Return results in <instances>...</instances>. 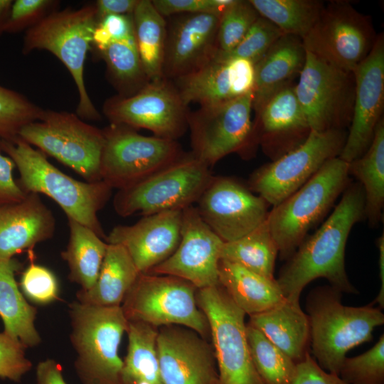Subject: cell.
<instances>
[{
	"label": "cell",
	"mask_w": 384,
	"mask_h": 384,
	"mask_svg": "<svg viewBox=\"0 0 384 384\" xmlns=\"http://www.w3.org/2000/svg\"><path fill=\"white\" fill-rule=\"evenodd\" d=\"M365 203L361 185L350 183L325 222L287 260L276 279L287 299L299 302L304 288L318 278L341 293H358L346 271L345 250L354 225L366 219Z\"/></svg>",
	"instance_id": "6da1fadb"
},
{
	"label": "cell",
	"mask_w": 384,
	"mask_h": 384,
	"mask_svg": "<svg viewBox=\"0 0 384 384\" xmlns=\"http://www.w3.org/2000/svg\"><path fill=\"white\" fill-rule=\"evenodd\" d=\"M0 148L14 162L20 178L16 181L26 193L44 194L53 199L73 219L105 240L98 212L110 200L112 188L103 181L76 180L53 165L46 155L19 137L0 139Z\"/></svg>",
	"instance_id": "7a4b0ae2"
},
{
	"label": "cell",
	"mask_w": 384,
	"mask_h": 384,
	"mask_svg": "<svg viewBox=\"0 0 384 384\" xmlns=\"http://www.w3.org/2000/svg\"><path fill=\"white\" fill-rule=\"evenodd\" d=\"M342 293L330 285L312 289L306 298L310 345L314 359L326 371L336 375L347 353L373 339L374 329L384 324L379 307L369 304L349 306Z\"/></svg>",
	"instance_id": "3957f363"
},
{
	"label": "cell",
	"mask_w": 384,
	"mask_h": 384,
	"mask_svg": "<svg viewBox=\"0 0 384 384\" xmlns=\"http://www.w3.org/2000/svg\"><path fill=\"white\" fill-rule=\"evenodd\" d=\"M75 368L83 384H122L119 348L128 320L121 306L69 305Z\"/></svg>",
	"instance_id": "277c9868"
},
{
	"label": "cell",
	"mask_w": 384,
	"mask_h": 384,
	"mask_svg": "<svg viewBox=\"0 0 384 384\" xmlns=\"http://www.w3.org/2000/svg\"><path fill=\"white\" fill-rule=\"evenodd\" d=\"M348 163L327 161L306 183L269 211L267 223L281 260L289 259L350 183Z\"/></svg>",
	"instance_id": "5b68a950"
},
{
	"label": "cell",
	"mask_w": 384,
	"mask_h": 384,
	"mask_svg": "<svg viewBox=\"0 0 384 384\" xmlns=\"http://www.w3.org/2000/svg\"><path fill=\"white\" fill-rule=\"evenodd\" d=\"M97 23L95 4H87L76 9L55 10L26 30L23 38V54L36 49L46 50L67 68L79 96L76 114L82 119H101L88 95L84 80L86 55L92 48Z\"/></svg>",
	"instance_id": "8992f818"
},
{
	"label": "cell",
	"mask_w": 384,
	"mask_h": 384,
	"mask_svg": "<svg viewBox=\"0 0 384 384\" xmlns=\"http://www.w3.org/2000/svg\"><path fill=\"white\" fill-rule=\"evenodd\" d=\"M18 137L73 169L87 182L100 181L102 129L66 111L43 110L38 120L25 125Z\"/></svg>",
	"instance_id": "52a82bcc"
},
{
	"label": "cell",
	"mask_w": 384,
	"mask_h": 384,
	"mask_svg": "<svg viewBox=\"0 0 384 384\" xmlns=\"http://www.w3.org/2000/svg\"><path fill=\"white\" fill-rule=\"evenodd\" d=\"M213 176L210 167L186 154L144 180L118 190L114 209L122 217L183 210L198 201Z\"/></svg>",
	"instance_id": "ba28073f"
},
{
	"label": "cell",
	"mask_w": 384,
	"mask_h": 384,
	"mask_svg": "<svg viewBox=\"0 0 384 384\" xmlns=\"http://www.w3.org/2000/svg\"><path fill=\"white\" fill-rule=\"evenodd\" d=\"M102 131L105 142L100 174L101 180L112 189L128 188L186 155L176 140L144 136L115 124Z\"/></svg>",
	"instance_id": "9c48e42d"
},
{
	"label": "cell",
	"mask_w": 384,
	"mask_h": 384,
	"mask_svg": "<svg viewBox=\"0 0 384 384\" xmlns=\"http://www.w3.org/2000/svg\"><path fill=\"white\" fill-rule=\"evenodd\" d=\"M196 290L192 284L176 277L140 273L121 307L128 321L155 327L182 326L203 337L209 326L198 306Z\"/></svg>",
	"instance_id": "30bf717a"
},
{
	"label": "cell",
	"mask_w": 384,
	"mask_h": 384,
	"mask_svg": "<svg viewBox=\"0 0 384 384\" xmlns=\"http://www.w3.org/2000/svg\"><path fill=\"white\" fill-rule=\"evenodd\" d=\"M253 91L189 111L191 155L208 167L232 153L249 157L257 144L251 112Z\"/></svg>",
	"instance_id": "8fae6325"
},
{
	"label": "cell",
	"mask_w": 384,
	"mask_h": 384,
	"mask_svg": "<svg viewBox=\"0 0 384 384\" xmlns=\"http://www.w3.org/2000/svg\"><path fill=\"white\" fill-rule=\"evenodd\" d=\"M196 300L208 323L218 383L263 384L250 353L245 312L220 284L198 289Z\"/></svg>",
	"instance_id": "7c38bea8"
},
{
	"label": "cell",
	"mask_w": 384,
	"mask_h": 384,
	"mask_svg": "<svg viewBox=\"0 0 384 384\" xmlns=\"http://www.w3.org/2000/svg\"><path fill=\"white\" fill-rule=\"evenodd\" d=\"M345 129L310 130L306 139L251 175L248 188L269 205L276 206L305 183L343 147Z\"/></svg>",
	"instance_id": "4fadbf2b"
},
{
	"label": "cell",
	"mask_w": 384,
	"mask_h": 384,
	"mask_svg": "<svg viewBox=\"0 0 384 384\" xmlns=\"http://www.w3.org/2000/svg\"><path fill=\"white\" fill-rule=\"evenodd\" d=\"M377 36L371 21L348 1L324 5L316 23L302 38L306 50L348 73L363 60Z\"/></svg>",
	"instance_id": "5bb4252c"
},
{
	"label": "cell",
	"mask_w": 384,
	"mask_h": 384,
	"mask_svg": "<svg viewBox=\"0 0 384 384\" xmlns=\"http://www.w3.org/2000/svg\"><path fill=\"white\" fill-rule=\"evenodd\" d=\"M306 51L294 91L310 130L345 129L350 125L353 113V74Z\"/></svg>",
	"instance_id": "9a60e30c"
},
{
	"label": "cell",
	"mask_w": 384,
	"mask_h": 384,
	"mask_svg": "<svg viewBox=\"0 0 384 384\" xmlns=\"http://www.w3.org/2000/svg\"><path fill=\"white\" fill-rule=\"evenodd\" d=\"M189 111L174 82L164 77L149 82L132 95L111 97L102 107L110 124L147 129L156 137L173 140L188 129Z\"/></svg>",
	"instance_id": "2e32d148"
},
{
	"label": "cell",
	"mask_w": 384,
	"mask_h": 384,
	"mask_svg": "<svg viewBox=\"0 0 384 384\" xmlns=\"http://www.w3.org/2000/svg\"><path fill=\"white\" fill-rule=\"evenodd\" d=\"M196 203L202 220L224 242L236 240L264 223L270 206L233 178L214 176Z\"/></svg>",
	"instance_id": "e0dca14e"
},
{
	"label": "cell",
	"mask_w": 384,
	"mask_h": 384,
	"mask_svg": "<svg viewBox=\"0 0 384 384\" xmlns=\"http://www.w3.org/2000/svg\"><path fill=\"white\" fill-rule=\"evenodd\" d=\"M224 242L202 220L195 206L182 210L181 238L175 251L148 274L183 279L201 289L219 284Z\"/></svg>",
	"instance_id": "ac0fdd59"
},
{
	"label": "cell",
	"mask_w": 384,
	"mask_h": 384,
	"mask_svg": "<svg viewBox=\"0 0 384 384\" xmlns=\"http://www.w3.org/2000/svg\"><path fill=\"white\" fill-rule=\"evenodd\" d=\"M354 100L349 131L338 156L350 163L369 147L384 106V37L377 36L368 55L353 71Z\"/></svg>",
	"instance_id": "d6986e66"
},
{
	"label": "cell",
	"mask_w": 384,
	"mask_h": 384,
	"mask_svg": "<svg viewBox=\"0 0 384 384\" xmlns=\"http://www.w3.org/2000/svg\"><path fill=\"white\" fill-rule=\"evenodd\" d=\"M156 346L162 384H219L213 348L195 331L162 326Z\"/></svg>",
	"instance_id": "ffe728a7"
},
{
	"label": "cell",
	"mask_w": 384,
	"mask_h": 384,
	"mask_svg": "<svg viewBox=\"0 0 384 384\" xmlns=\"http://www.w3.org/2000/svg\"><path fill=\"white\" fill-rule=\"evenodd\" d=\"M220 14H182L167 22L163 77L174 80L210 61L217 53Z\"/></svg>",
	"instance_id": "44dd1931"
},
{
	"label": "cell",
	"mask_w": 384,
	"mask_h": 384,
	"mask_svg": "<svg viewBox=\"0 0 384 384\" xmlns=\"http://www.w3.org/2000/svg\"><path fill=\"white\" fill-rule=\"evenodd\" d=\"M182 210L142 218L133 225H116L105 241L122 246L139 273H149L176 249L181 238Z\"/></svg>",
	"instance_id": "7402d4cb"
},
{
	"label": "cell",
	"mask_w": 384,
	"mask_h": 384,
	"mask_svg": "<svg viewBox=\"0 0 384 384\" xmlns=\"http://www.w3.org/2000/svg\"><path fill=\"white\" fill-rule=\"evenodd\" d=\"M255 64L238 58H218L196 71L172 80L188 106L215 105L231 100L253 91Z\"/></svg>",
	"instance_id": "603a6c76"
},
{
	"label": "cell",
	"mask_w": 384,
	"mask_h": 384,
	"mask_svg": "<svg viewBox=\"0 0 384 384\" xmlns=\"http://www.w3.org/2000/svg\"><path fill=\"white\" fill-rule=\"evenodd\" d=\"M256 114L253 122L256 143L261 144L272 160L299 145L310 132L294 84L275 93Z\"/></svg>",
	"instance_id": "cb8c5ba5"
},
{
	"label": "cell",
	"mask_w": 384,
	"mask_h": 384,
	"mask_svg": "<svg viewBox=\"0 0 384 384\" xmlns=\"http://www.w3.org/2000/svg\"><path fill=\"white\" fill-rule=\"evenodd\" d=\"M55 219L39 194L29 193L17 203L0 206V260L33 248L54 235Z\"/></svg>",
	"instance_id": "d4e9b609"
},
{
	"label": "cell",
	"mask_w": 384,
	"mask_h": 384,
	"mask_svg": "<svg viewBox=\"0 0 384 384\" xmlns=\"http://www.w3.org/2000/svg\"><path fill=\"white\" fill-rule=\"evenodd\" d=\"M306 54L301 38L284 34L255 64L252 109L256 114L275 93L293 84L303 69Z\"/></svg>",
	"instance_id": "484cf974"
},
{
	"label": "cell",
	"mask_w": 384,
	"mask_h": 384,
	"mask_svg": "<svg viewBox=\"0 0 384 384\" xmlns=\"http://www.w3.org/2000/svg\"><path fill=\"white\" fill-rule=\"evenodd\" d=\"M252 326L296 363L302 361L310 346V325L299 302L285 299L280 304L250 316Z\"/></svg>",
	"instance_id": "4316f807"
},
{
	"label": "cell",
	"mask_w": 384,
	"mask_h": 384,
	"mask_svg": "<svg viewBox=\"0 0 384 384\" xmlns=\"http://www.w3.org/2000/svg\"><path fill=\"white\" fill-rule=\"evenodd\" d=\"M21 267L14 257L0 260V317L3 332L26 348L38 346L41 338L35 326L37 309L26 301L15 279Z\"/></svg>",
	"instance_id": "83f0119b"
},
{
	"label": "cell",
	"mask_w": 384,
	"mask_h": 384,
	"mask_svg": "<svg viewBox=\"0 0 384 384\" xmlns=\"http://www.w3.org/2000/svg\"><path fill=\"white\" fill-rule=\"evenodd\" d=\"M219 283L249 316L270 309L286 299L276 279H268L224 260L219 262Z\"/></svg>",
	"instance_id": "f1b7e54d"
},
{
	"label": "cell",
	"mask_w": 384,
	"mask_h": 384,
	"mask_svg": "<svg viewBox=\"0 0 384 384\" xmlns=\"http://www.w3.org/2000/svg\"><path fill=\"white\" fill-rule=\"evenodd\" d=\"M139 274L122 246L108 243L95 284L88 290L80 289L77 301L92 306H121Z\"/></svg>",
	"instance_id": "f546056e"
},
{
	"label": "cell",
	"mask_w": 384,
	"mask_h": 384,
	"mask_svg": "<svg viewBox=\"0 0 384 384\" xmlns=\"http://www.w3.org/2000/svg\"><path fill=\"white\" fill-rule=\"evenodd\" d=\"M69 240L60 254L66 262L69 279L88 290L99 275L108 243L87 226L68 219Z\"/></svg>",
	"instance_id": "4dcf8cb0"
},
{
	"label": "cell",
	"mask_w": 384,
	"mask_h": 384,
	"mask_svg": "<svg viewBox=\"0 0 384 384\" xmlns=\"http://www.w3.org/2000/svg\"><path fill=\"white\" fill-rule=\"evenodd\" d=\"M348 174L358 180L365 196V215L376 227L383 218L384 206V122L378 124L366 151L348 163Z\"/></svg>",
	"instance_id": "1f68e13d"
},
{
	"label": "cell",
	"mask_w": 384,
	"mask_h": 384,
	"mask_svg": "<svg viewBox=\"0 0 384 384\" xmlns=\"http://www.w3.org/2000/svg\"><path fill=\"white\" fill-rule=\"evenodd\" d=\"M156 327L128 321L127 356L123 361L122 384H162L157 353Z\"/></svg>",
	"instance_id": "d6a6232c"
},
{
	"label": "cell",
	"mask_w": 384,
	"mask_h": 384,
	"mask_svg": "<svg viewBox=\"0 0 384 384\" xmlns=\"http://www.w3.org/2000/svg\"><path fill=\"white\" fill-rule=\"evenodd\" d=\"M132 16L145 74L150 81L160 79L163 78L167 21L151 0H139Z\"/></svg>",
	"instance_id": "836d02e7"
},
{
	"label": "cell",
	"mask_w": 384,
	"mask_h": 384,
	"mask_svg": "<svg viewBox=\"0 0 384 384\" xmlns=\"http://www.w3.org/2000/svg\"><path fill=\"white\" fill-rule=\"evenodd\" d=\"M95 51L105 63L107 76L118 95H132L150 82L142 67L134 34L112 41Z\"/></svg>",
	"instance_id": "e575fe53"
},
{
	"label": "cell",
	"mask_w": 384,
	"mask_h": 384,
	"mask_svg": "<svg viewBox=\"0 0 384 384\" xmlns=\"http://www.w3.org/2000/svg\"><path fill=\"white\" fill-rule=\"evenodd\" d=\"M277 255L278 248L266 220L243 237L224 242L220 260L238 264L268 279H274Z\"/></svg>",
	"instance_id": "d590c367"
},
{
	"label": "cell",
	"mask_w": 384,
	"mask_h": 384,
	"mask_svg": "<svg viewBox=\"0 0 384 384\" xmlns=\"http://www.w3.org/2000/svg\"><path fill=\"white\" fill-rule=\"evenodd\" d=\"M259 15L284 34L302 39L319 18L324 4L317 0H249Z\"/></svg>",
	"instance_id": "8d00e7d4"
},
{
	"label": "cell",
	"mask_w": 384,
	"mask_h": 384,
	"mask_svg": "<svg viewBox=\"0 0 384 384\" xmlns=\"http://www.w3.org/2000/svg\"><path fill=\"white\" fill-rule=\"evenodd\" d=\"M246 336L253 365L263 384H292L297 363L249 323Z\"/></svg>",
	"instance_id": "74e56055"
},
{
	"label": "cell",
	"mask_w": 384,
	"mask_h": 384,
	"mask_svg": "<svg viewBox=\"0 0 384 384\" xmlns=\"http://www.w3.org/2000/svg\"><path fill=\"white\" fill-rule=\"evenodd\" d=\"M43 110L23 95L0 85V139L18 137L21 128L38 120Z\"/></svg>",
	"instance_id": "f35d334b"
},
{
	"label": "cell",
	"mask_w": 384,
	"mask_h": 384,
	"mask_svg": "<svg viewBox=\"0 0 384 384\" xmlns=\"http://www.w3.org/2000/svg\"><path fill=\"white\" fill-rule=\"evenodd\" d=\"M260 16L249 1L234 0L220 16L217 33V53H230Z\"/></svg>",
	"instance_id": "ab89813d"
},
{
	"label": "cell",
	"mask_w": 384,
	"mask_h": 384,
	"mask_svg": "<svg viewBox=\"0 0 384 384\" xmlns=\"http://www.w3.org/2000/svg\"><path fill=\"white\" fill-rule=\"evenodd\" d=\"M338 375L348 384H384V334L363 353L346 357Z\"/></svg>",
	"instance_id": "60d3db41"
},
{
	"label": "cell",
	"mask_w": 384,
	"mask_h": 384,
	"mask_svg": "<svg viewBox=\"0 0 384 384\" xmlns=\"http://www.w3.org/2000/svg\"><path fill=\"white\" fill-rule=\"evenodd\" d=\"M282 35L277 26L260 16L230 53L215 56L243 58L255 64Z\"/></svg>",
	"instance_id": "b9f144b4"
},
{
	"label": "cell",
	"mask_w": 384,
	"mask_h": 384,
	"mask_svg": "<svg viewBox=\"0 0 384 384\" xmlns=\"http://www.w3.org/2000/svg\"><path fill=\"white\" fill-rule=\"evenodd\" d=\"M31 263L23 272L19 286L29 300L47 304L58 299L59 287L55 275L48 268Z\"/></svg>",
	"instance_id": "7bdbcfd3"
},
{
	"label": "cell",
	"mask_w": 384,
	"mask_h": 384,
	"mask_svg": "<svg viewBox=\"0 0 384 384\" xmlns=\"http://www.w3.org/2000/svg\"><path fill=\"white\" fill-rule=\"evenodd\" d=\"M58 1L53 0H16L13 1L4 26L6 32L28 29L55 11Z\"/></svg>",
	"instance_id": "ee69618b"
},
{
	"label": "cell",
	"mask_w": 384,
	"mask_h": 384,
	"mask_svg": "<svg viewBox=\"0 0 384 384\" xmlns=\"http://www.w3.org/2000/svg\"><path fill=\"white\" fill-rule=\"evenodd\" d=\"M31 368L25 348L5 333H0V378L18 382Z\"/></svg>",
	"instance_id": "f6af8a7d"
},
{
	"label": "cell",
	"mask_w": 384,
	"mask_h": 384,
	"mask_svg": "<svg viewBox=\"0 0 384 384\" xmlns=\"http://www.w3.org/2000/svg\"><path fill=\"white\" fill-rule=\"evenodd\" d=\"M156 9L164 16L182 14L208 13L222 14L234 0H152Z\"/></svg>",
	"instance_id": "bcb514c9"
},
{
	"label": "cell",
	"mask_w": 384,
	"mask_h": 384,
	"mask_svg": "<svg viewBox=\"0 0 384 384\" xmlns=\"http://www.w3.org/2000/svg\"><path fill=\"white\" fill-rule=\"evenodd\" d=\"M132 14L110 15L101 19L94 31L91 49L100 50L112 41L134 34Z\"/></svg>",
	"instance_id": "7dc6e473"
},
{
	"label": "cell",
	"mask_w": 384,
	"mask_h": 384,
	"mask_svg": "<svg viewBox=\"0 0 384 384\" xmlns=\"http://www.w3.org/2000/svg\"><path fill=\"white\" fill-rule=\"evenodd\" d=\"M292 384H348L338 375L326 371L309 353L297 363Z\"/></svg>",
	"instance_id": "c3c4849f"
},
{
	"label": "cell",
	"mask_w": 384,
	"mask_h": 384,
	"mask_svg": "<svg viewBox=\"0 0 384 384\" xmlns=\"http://www.w3.org/2000/svg\"><path fill=\"white\" fill-rule=\"evenodd\" d=\"M15 167L13 160L0 152V206L19 202L28 194L13 177Z\"/></svg>",
	"instance_id": "681fc988"
},
{
	"label": "cell",
	"mask_w": 384,
	"mask_h": 384,
	"mask_svg": "<svg viewBox=\"0 0 384 384\" xmlns=\"http://www.w3.org/2000/svg\"><path fill=\"white\" fill-rule=\"evenodd\" d=\"M139 0H98L95 4L97 21L110 15L132 14Z\"/></svg>",
	"instance_id": "f907efd6"
},
{
	"label": "cell",
	"mask_w": 384,
	"mask_h": 384,
	"mask_svg": "<svg viewBox=\"0 0 384 384\" xmlns=\"http://www.w3.org/2000/svg\"><path fill=\"white\" fill-rule=\"evenodd\" d=\"M36 384H67L60 366L48 358L38 363L36 367Z\"/></svg>",
	"instance_id": "816d5d0a"
},
{
	"label": "cell",
	"mask_w": 384,
	"mask_h": 384,
	"mask_svg": "<svg viewBox=\"0 0 384 384\" xmlns=\"http://www.w3.org/2000/svg\"><path fill=\"white\" fill-rule=\"evenodd\" d=\"M376 245L379 252L378 267H379V277L380 280V287L378 296L370 303L372 305L378 304L379 308H384V235L383 233L380 235L377 241Z\"/></svg>",
	"instance_id": "f5cc1de1"
},
{
	"label": "cell",
	"mask_w": 384,
	"mask_h": 384,
	"mask_svg": "<svg viewBox=\"0 0 384 384\" xmlns=\"http://www.w3.org/2000/svg\"><path fill=\"white\" fill-rule=\"evenodd\" d=\"M12 4L11 0H0V34L4 31Z\"/></svg>",
	"instance_id": "db71d44e"
}]
</instances>
